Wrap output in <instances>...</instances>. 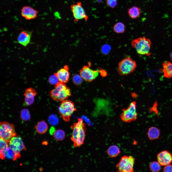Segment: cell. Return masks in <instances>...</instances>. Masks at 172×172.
Segmentation results:
<instances>
[{"label":"cell","mask_w":172,"mask_h":172,"mask_svg":"<svg viewBox=\"0 0 172 172\" xmlns=\"http://www.w3.org/2000/svg\"><path fill=\"white\" fill-rule=\"evenodd\" d=\"M9 145L10 147L17 154H20L21 151L26 150L22 139L19 136H16L12 137L9 142Z\"/></svg>","instance_id":"cell-11"},{"label":"cell","mask_w":172,"mask_h":172,"mask_svg":"<svg viewBox=\"0 0 172 172\" xmlns=\"http://www.w3.org/2000/svg\"><path fill=\"white\" fill-rule=\"evenodd\" d=\"M35 128L38 133L42 134L46 132L48 129V126L46 122L44 120H42L37 123Z\"/></svg>","instance_id":"cell-22"},{"label":"cell","mask_w":172,"mask_h":172,"mask_svg":"<svg viewBox=\"0 0 172 172\" xmlns=\"http://www.w3.org/2000/svg\"><path fill=\"white\" fill-rule=\"evenodd\" d=\"M83 79L80 75L75 74L74 75L73 77V82L75 85L77 86L79 85L82 83Z\"/></svg>","instance_id":"cell-29"},{"label":"cell","mask_w":172,"mask_h":172,"mask_svg":"<svg viewBox=\"0 0 172 172\" xmlns=\"http://www.w3.org/2000/svg\"><path fill=\"white\" fill-rule=\"evenodd\" d=\"M96 106L93 113L94 116L97 115L101 113L107 114L108 113V111L110 110L109 105V102L107 100L101 99H98L95 101Z\"/></svg>","instance_id":"cell-12"},{"label":"cell","mask_w":172,"mask_h":172,"mask_svg":"<svg viewBox=\"0 0 172 172\" xmlns=\"http://www.w3.org/2000/svg\"><path fill=\"white\" fill-rule=\"evenodd\" d=\"M131 45L138 54L142 55L149 56L151 42L150 39L145 37H140L133 40Z\"/></svg>","instance_id":"cell-3"},{"label":"cell","mask_w":172,"mask_h":172,"mask_svg":"<svg viewBox=\"0 0 172 172\" xmlns=\"http://www.w3.org/2000/svg\"><path fill=\"white\" fill-rule=\"evenodd\" d=\"M0 157L2 160L6 158L15 161L20 158L21 156L20 154L15 152L9 146L2 154L0 155Z\"/></svg>","instance_id":"cell-17"},{"label":"cell","mask_w":172,"mask_h":172,"mask_svg":"<svg viewBox=\"0 0 172 172\" xmlns=\"http://www.w3.org/2000/svg\"><path fill=\"white\" fill-rule=\"evenodd\" d=\"M78 120L71 126L73 130L71 139L74 147H80L83 144L85 137L86 128L83 120L79 118Z\"/></svg>","instance_id":"cell-1"},{"label":"cell","mask_w":172,"mask_h":172,"mask_svg":"<svg viewBox=\"0 0 172 172\" xmlns=\"http://www.w3.org/2000/svg\"><path fill=\"white\" fill-rule=\"evenodd\" d=\"M106 3L108 6L112 8H114L118 4L117 0H106Z\"/></svg>","instance_id":"cell-32"},{"label":"cell","mask_w":172,"mask_h":172,"mask_svg":"<svg viewBox=\"0 0 172 172\" xmlns=\"http://www.w3.org/2000/svg\"><path fill=\"white\" fill-rule=\"evenodd\" d=\"M163 171L165 172H172V165L170 164L165 166Z\"/></svg>","instance_id":"cell-35"},{"label":"cell","mask_w":172,"mask_h":172,"mask_svg":"<svg viewBox=\"0 0 172 172\" xmlns=\"http://www.w3.org/2000/svg\"><path fill=\"white\" fill-rule=\"evenodd\" d=\"M160 135V130L157 128L152 126L149 129L147 135L150 140H153L158 139Z\"/></svg>","instance_id":"cell-20"},{"label":"cell","mask_w":172,"mask_h":172,"mask_svg":"<svg viewBox=\"0 0 172 172\" xmlns=\"http://www.w3.org/2000/svg\"><path fill=\"white\" fill-rule=\"evenodd\" d=\"M37 11L29 6H24L21 10L22 16L26 19L31 20L36 18L38 15Z\"/></svg>","instance_id":"cell-14"},{"label":"cell","mask_w":172,"mask_h":172,"mask_svg":"<svg viewBox=\"0 0 172 172\" xmlns=\"http://www.w3.org/2000/svg\"><path fill=\"white\" fill-rule=\"evenodd\" d=\"M9 142L0 138V155L2 154L9 146Z\"/></svg>","instance_id":"cell-28"},{"label":"cell","mask_w":172,"mask_h":172,"mask_svg":"<svg viewBox=\"0 0 172 172\" xmlns=\"http://www.w3.org/2000/svg\"><path fill=\"white\" fill-rule=\"evenodd\" d=\"M32 32L27 31L23 30L19 33L17 37L18 43L22 45L26 46L30 42Z\"/></svg>","instance_id":"cell-16"},{"label":"cell","mask_w":172,"mask_h":172,"mask_svg":"<svg viewBox=\"0 0 172 172\" xmlns=\"http://www.w3.org/2000/svg\"><path fill=\"white\" fill-rule=\"evenodd\" d=\"M120 150L117 146L113 145L110 146L107 150L108 156L111 158H115L118 156L120 153Z\"/></svg>","instance_id":"cell-21"},{"label":"cell","mask_w":172,"mask_h":172,"mask_svg":"<svg viewBox=\"0 0 172 172\" xmlns=\"http://www.w3.org/2000/svg\"><path fill=\"white\" fill-rule=\"evenodd\" d=\"M99 73L103 77H105L107 75V72L102 69H99Z\"/></svg>","instance_id":"cell-37"},{"label":"cell","mask_w":172,"mask_h":172,"mask_svg":"<svg viewBox=\"0 0 172 172\" xmlns=\"http://www.w3.org/2000/svg\"><path fill=\"white\" fill-rule=\"evenodd\" d=\"M37 94L38 93L34 89L30 87L25 90L23 95L25 97H35Z\"/></svg>","instance_id":"cell-26"},{"label":"cell","mask_w":172,"mask_h":172,"mask_svg":"<svg viewBox=\"0 0 172 172\" xmlns=\"http://www.w3.org/2000/svg\"><path fill=\"white\" fill-rule=\"evenodd\" d=\"M48 81L50 84L55 85L59 81L55 73L49 77L48 79Z\"/></svg>","instance_id":"cell-31"},{"label":"cell","mask_w":172,"mask_h":172,"mask_svg":"<svg viewBox=\"0 0 172 172\" xmlns=\"http://www.w3.org/2000/svg\"><path fill=\"white\" fill-rule=\"evenodd\" d=\"M170 58L171 60L172 61V52L170 54Z\"/></svg>","instance_id":"cell-38"},{"label":"cell","mask_w":172,"mask_h":172,"mask_svg":"<svg viewBox=\"0 0 172 172\" xmlns=\"http://www.w3.org/2000/svg\"><path fill=\"white\" fill-rule=\"evenodd\" d=\"M137 67L136 62L130 57L123 59L118 63V71L121 75H126L134 72Z\"/></svg>","instance_id":"cell-4"},{"label":"cell","mask_w":172,"mask_h":172,"mask_svg":"<svg viewBox=\"0 0 172 172\" xmlns=\"http://www.w3.org/2000/svg\"><path fill=\"white\" fill-rule=\"evenodd\" d=\"M141 10L139 7L133 6L129 8L128 10V14L132 19H137L139 17L141 14Z\"/></svg>","instance_id":"cell-19"},{"label":"cell","mask_w":172,"mask_h":172,"mask_svg":"<svg viewBox=\"0 0 172 172\" xmlns=\"http://www.w3.org/2000/svg\"><path fill=\"white\" fill-rule=\"evenodd\" d=\"M69 70L68 67L67 65H65L55 73L59 81L65 83L68 82L70 75Z\"/></svg>","instance_id":"cell-15"},{"label":"cell","mask_w":172,"mask_h":172,"mask_svg":"<svg viewBox=\"0 0 172 172\" xmlns=\"http://www.w3.org/2000/svg\"><path fill=\"white\" fill-rule=\"evenodd\" d=\"M161 165L157 161H154L151 162L149 167L150 170L153 172H159L161 169Z\"/></svg>","instance_id":"cell-25"},{"label":"cell","mask_w":172,"mask_h":172,"mask_svg":"<svg viewBox=\"0 0 172 172\" xmlns=\"http://www.w3.org/2000/svg\"><path fill=\"white\" fill-rule=\"evenodd\" d=\"M162 66L164 76L167 78L172 77V63L165 61L163 62Z\"/></svg>","instance_id":"cell-18"},{"label":"cell","mask_w":172,"mask_h":172,"mask_svg":"<svg viewBox=\"0 0 172 172\" xmlns=\"http://www.w3.org/2000/svg\"><path fill=\"white\" fill-rule=\"evenodd\" d=\"M14 125L6 121H2L0 123V136L9 142L11 138L16 136Z\"/></svg>","instance_id":"cell-8"},{"label":"cell","mask_w":172,"mask_h":172,"mask_svg":"<svg viewBox=\"0 0 172 172\" xmlns=\"http://www.w3.org/2000/svg\"><path fill=\"white\" fill-rule=\"evenodd\" d=\"M137 118L136 102L133 101L128 107L122 109L120 119L124 122L129 123L136 120Z\"/></svg>","instance_id":"cell-7"},{"label":"cell","mask_w":172,"mask_h":172,"mask_svg":"<svg viewBox=\"0 0 172 172\" xmlns=\"http://www.w3.org/2000/svg\"><path fill=\"white\" fill-rule=\"evenodd\" d=\"M53 135L56 140L58 141H61L65 138V134L64 130L59 129L55 131Z\"/></svg>","instance_id":"cell-24"},{"label":"cell","mask_w":172,"mask_h":172,"mask_svg":"<svg viewBox=\"0 0 172 172\" xmlns=\"http://www.w3.org/2000/svg\"><path fill=\"white\" fill-rule=\"evenodd\" d=\"M50 97L56 101H62L71 95L70 90L65 83L59 81L55 85V88L49 92Z\"/></svg>","instance_id":"cell-2"},{"label":"cell","mask_w":172,"mask_h":172,"mask_svg":"<svg viewBox=\"0 0 172 172\" xmlns=\"http://www.w3.org/2000/svg\"><path fill=\"white\" fill-rule=\"evenodd\" d=\"M76 111L74 103L69 100H65L61 102L58 108V111L63 119L69 122L73 112Z\"/></svg>","instance_id":"cell-5"},{"label":"cell","mask_w":172,"mask_h":172,"mask_svg":"<svg viewBox=\"0 0 172 172\" xmlns=\"http://www.w3.org/2000/svg\"><path fill=\"white\" fill-rule=\"evenodd\" d=\"M34 97H25V102L27 105L29 106L32 105L34 101Z\"/></svg>","instance_id":"cell-33"},{"label":"cell","mask_w":172,"mask_h":172,"mask_svg":"<svg viewBox=\"0 0 172 172\" xmlns=\"http://www.w3.org/2000/svg\"><path fill=\"white\" fill-rule=\"evenodd\" d=\"M125 29L124 25L121 22H118L115 23L113 27V30L114 32L118 34L124 33L125 31Z\"/></svg>","instance_id":"cell-23"},{"label":"cell","mask_w":172,"mask_h":172,"mask_svg":"<svg viewBox=\"0 0 172 172\" xmlns=\"http://www.w3.org/2000/svg\"><path fill=\"white\" fill-rule=\"evenodd\" d=\"M157 161L161 166H165L172 162V154L167 150L159 153L157 156Z\"/></svg>","instance_id":"cell-13"},{"label":"cell","mask_w":172,"mask_h":172,"mask_svg":"<svg viewBox=\"0 0 172 172\" xmlns=\"http://www.w3.org/2000/svg\"><path fill=\"white\" fill-rule=\"evenodd\" d=\"M48 121L51 124L53 125H55L58 124L59 119L56 115L52 114L50 115L49 117Z\"/></svg>","instance_id":"cell-30"},{"label":"cell","mask_w":172,"mask_h":172,"mask_svg":"<svg viewBox=\"0 0 172 172\" xmlns=\"http://www.w3.org/2000/svg\"><path fill=\"white\" fill-rule=\"evenodd\" d=\"M99 69L93 70L87 65H84L79 71L80 75L85 81L91 82L95 79L99 75Z\"/></svg>","instance_id":"cell-10"},{"label":"cell","mask_w":172,"mask_h":172,"mask_svg":"<svg viewBox=\"0 0 172 172\" xmlns=\"http://www.w3.org/2000/svg\"><path fill=\"white\" fill-rule=\"evenodd\" d=\"M20 117L24 121L29 120L31 118V115L29 110L26 109L22 110L20 112Z\"/></svg>","instance_id":"cell-27"},{"label":"cell","mask_w":172,"mask_h":172,"mask_svg":"<svg viewBox=\"0 0 172 172\" xmlns=\"http://www.w3.org/2000/svg\"><path fill=\"white\" fill-rule=\"evenodd\" d=\"M70 8L75 22H77L82 19L86 21L87 20L88 16L86 14L81 2H78L75 4L71 5Z\"/></svg>","instance_id":"cell-9"},{"label":"cell","mask_w":172,"mask_h":172,"mask_svg":"<svg viewBox=\"0 0 172 172\" xmlns=\"http://www.w3.org/2000/svg\"><path fill=\"white\" fill-rule=\"evenodd\" d=\"M110 48V47L109 46L105 45L102 47L101 51L103 54H107L109 52Z\"/></svg>","instance_id":"cell-34"},{"label":"cell","mask_w":172,"mask_h":172,"mask_svg":"<svg viewBox=\"0 0 172 172\" xmlns=\"http://www.w3.org/2000/svg\"><path fill=\"white\" fill-rule=\"evenodd\" d=\"M135 158L131 156H124L121 157L116 167L119 172H133Z\"/></svg>","instance_id":"cell-6"},{"label":"cell","mask_w":172,"mask_h":172,"mask_svg":"<svg viewBox=\"0 0 172 172\" xmlns=\"http://www.w3.org/2000/svg\"><path fill=\"white\" fill-rule=\"evenodd\" d=\"M157 102L156 101L154 103V104L153 107H152L150 109V111H153L155 112L157 115H158V111L157 109Z\"/></svg>","instance_id":"cell-36"}]
</instances>
